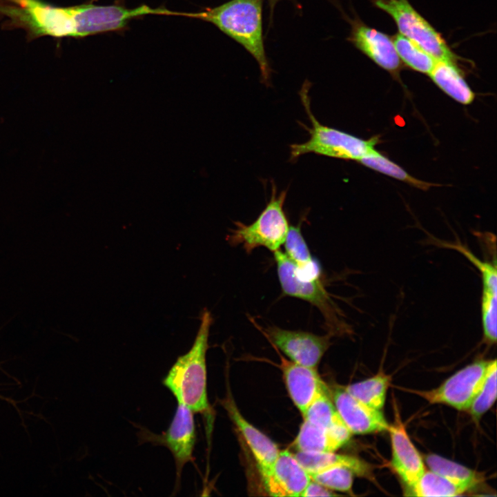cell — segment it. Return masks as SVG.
I'll return each instance as SVG.
<instances>
[{
    "label": "cell",
    "mask_w": 497,
    "mask_h": 497,
    "mask_svg": "<svg viewBox=\"0 0 497 497\" xmlns=\"http://www.w3.org/2000/svg\"><path fill=\"white\" fill-rule=\"evenodd\" d=\"M213 321L211 313L204 309L191 348L177 358L162 380L178 403L186 405L194 413L204 415L211 414L207 396L206 356Z\"/></svg>",
    "instance_id": "6da1fadb"
},
{
    "label": "cell",
    "mask_w": 497,
    "mask_h": 497,
    "mask_svg": "<svg viewBox=\"0 0 497 497\" xmlns=\"http://www.w3.org/2000/svg\"><path fill=\"white\" fill-rule=\"evenodd\" d=\"M262 5L263 0H230L194 13L193 18L213 23L244 47L257 61L261 78L267 84L271 68L264 48Z\"/></svg>",
    "instance_id": "7a4b0ae2"
},
{
    "label": "cell",
    "mask_w": 497,
    "mask_h": 497,
    "mask_svg": "<svg viewBox=\"0 0 497 497\" xmlns=\"http://www.w3.org/2000/svg\"><path fill=\"white\" fill-rule=\"evenodd\" d=\"M309 83H304L300 95L302 104L311 122L306 128L310 137L308 141L293 144L290 146L291 160H295L307 153L358 161L372 149L377 138L362 139L344 131L324 126L317 120L311 112L309 97Z\"/></svg>",
    "instance_id": "3957f363"
},
{
    "label": "cell",
    "mask_w": 497,
    "mask_h": 497,
    "mask_svg": "<svg viewBox=\"0 0 497 497\" xmlns=\"http://www.w3.org/2000/svg\"><path fill=\"white\" fill-rule=\"evenodd\" d=\"M286 191L280 193L272 186L269 202L257 218L250 224L235 222L227 237L233 246L242 245L247 253L257 247H265L275 252L284 244L289 228V222L284 211Z\"/></svg>",
    "instance_id": "277c9868"
},
{
    "label": "cell",
    "mask_w": 497,
    "mask_h": 497,
    "mask_svg": "<svg viewBox=\"0 0 497 497\" xmlns=\"http://www.w3.org/2000/svg\"><path fill=\"white\" fill-rule=\"evenodd\" d=\"M277 273L282 292L303 300L315 306L324 320L330 334L341 333L345 328L338 307L330 298L321 276L309 277L300 273L295 264L280 249L273 252Z\"/></svg>",
    "instance_id": "5b68a950"
},
{
    "label": "cell",
    "mask_w": 497,
    "mask_h": 497,
    "mask_svg": "<svg viewBox=\"0 0 497 497\" xmlns=\"http://www.w3.org/2000/svg\"><path fill=\"white\" fill-rule=\"evenodd\" d=\"M372 3L393 18L401 35L416 42L436 59L457 64L458 57L441 35L408 0H372Z\"/></svg>",
    "instance_id": "8992f818"
},
{
    "label": "cell",
    "mask_w": 497,
    "mask_h": 497,
    "mask_svg": "<svg viewBox=\"0 0 497 497\" xmlns=\"http://www.w3.org/2000/svg\"><path fill=\"white\" fill-rule=\"evenodd\" d=\"M139 436L142 441L164 446L170 451L176 469L174 492L178 491L183 468L193 460L196 442L194 412L186 405L178 403L173 418L165 432L158 435L142 429Z\"/></svg>",
    "instance_id": "52a82bcc"
},
{
    "label": "cell",
    "mask_w": 497,
    "mask_h": 497,
    "mask_svg": "<svg viewBox=\"0 0 497 497\" xmlns=\"http://www.w3.org/2000/svg\"><path fill=\"white\" fill-rule=\"evenodd\" d=\"M490 360H478L459 370L438 387L415 393L431 404L468 411L486 376Z\"/></svg>",
    "instance_id": "ba28073f"
},
{
    "label": "cell",
    "mask_w": 497,
    "mask_h": 497,
    "mask_svg": "<svg viewBox=\"0 0 497 497\" xmlns=\"http://www.w3.org/2000/svg\"><path fill=\"white\" fill-rule=\"evenodd\" d=\"M259 329L273 347L282 351L290 360L309 367L316 368L330 346L329 335H318L276 326Z\"/></svg>",
    "instance_id": "9c48e42d"
},
{
    "label": "cell",
    "mask_w": 497,
    "mask_h": 497,
    "mask_svg": "<svg viewBox=\"0 0 497 497\" xmlns=\"http://www.w3.org/2000/svg\"><path fill=\"white\" fill-rule=\"evenodd\" d=\"M82 37L125 28L133 18L146 14L180 15L190 17V13L173 12L164 8H153L142 5L135 8L121 6H97L82 4Z\"/></svg>",
    "instance_id": "30bf717a"
},
{
    "label": "cell",
    "mask_w": 497,
    "mask_h": 497,
    "mask_svg": "<svg viewBox=\"0 0 497 497\" xmlns=\"http://www.w3.org/2000/svg\"><path fill=\"white\" fill-rule=\"evenodd\" d=\"M329 389L340 418L351 433L367 434L387 431L389 424L381 410L372 408L351 396L343 387Z\"/></svg>",
    "instance_id": "8fae6325"
},
{
    "label": "cell",
    "mask_w": 497,
    "mask_h": 497,
    "mask_svg": "<svg viewBox=\"0 0 497 497\" xmlns=\"http://www.w3.org/2000/svg\"><path fill=\"white\" fill-rule=\"evenodd\" d=\"M261 476L266 492L272 496H300L311 480L308 471L288 450L280 451L271 469Z\"/></svg>",
    "instance_id": "7c38bea8"
},
{
    "label": "cell",
    "mask_w": 497,
    "mask_h": 497,
    "mask_svg": "<svg viewBox=\"0 0 497 497\" xmlns=\"http://www.w3.org/2000/svg\"><path fill=\"white\" fill-rule=\"evenodd\" d=\"M387 431L391 445V467L408 489L426 471L424 461L411 440L397 411L395 420L389 425Z\"/></svg>",
    "instance_id": "4fadbf2b"
},
{
    "label": "cell",
    "mask_w": 497,
    "mask_h": 497,
    "mask_svg": "<svg viewBox=\"0 0 497 497\" xmlns=\"http://www.w3.org/2000/svg\"><path fill=\"white\" fill-rule=\"evenodd\" d=\"M351 30L348 40L382 68L397 75L401 68V61L392 39L358 19L350 21Z\"/></svg>",
    "instance_id": "5bb4252c"
},
{
    "label": "cell",
    "mask_w": 497,
    "mask_h": 497,
    "mask_svg": "<svg viewBox=\"0 0 497 497\" xmlns=\"http://www.w3.org/2000/svg\"><path fill=\"white\" fill-rule=\"evenodd\" d=\"M280 367L283 378L294 405L303 415L317 396L327 388L316 368L297 364L286 360L278 352Z\"/></svg>",
    "instance_id": "9a60e30c"
},
{
    "label": "cell",
    "mask_w": 497,
    "mask_h": 497,
    "mask_svg": "<svg viewBox=\"0 0 497 497\" xmlns=\"http://www.w3.org/2000/svg\"><path fill=\"white\" fill-rule=\"evenodd\" d=\"M448 246L463 254L480 271L483 282L481 300L482 323L485 338L491 343L496 341L497 270L494 262L481 260L460 244Z\"/></svg>",
    "instance_id": "2e32d148"
},
{
    "label": "cell",
    "mask_w": 497,
    "mask_h": 497,
    "mask_svg": "<svg viewBox=\"0 0 497 497\" xmlns=\"http://www.w3.org/2000/svg\"><path fill=\"white\" fill-rule=\"evenodd\" d=\"M222 404L243 436L260 474L269 471L280 453L277 445L242 416L233 398L227 397Z\"/></svg>",
    "instance_id": "e0dca14e"
},
{
    "label": "cell",
    "mask_w": 497,
    "mask_h": 497,
    "mask_svg": "<svg viewBox=\"0 0 497 497\" xmlns=\"http://www.w3.org/2000/svg\"><path fill=\"white\" fill-rule=\"evenodd\" d=\"M304 420L330 431L345 445L351 437L329 396L328 387L322 391L310 404Z\"/></svg>",
    "instance_id": "ac0fdd59"
},
{
    "label": "cell",
    "mask_w": 497,
    "mask_h": 497,
    "mask_svg": "<svg viewBox=\"0 0 497 497\" xmlns=\"http://www.w3.org/2000/svg\"><path fill=\"white\" fill-rule=\"evenodd\" d=\"M301 465L309 474L316 473L328 468L344 467L351 469L356 476L371 478L370 466L355 456L329 452H302L294 454Z\"/></svg>",
    "instance_id": "d6986e66"
},
{
    "label": "cell",
    "mask_w": 497,
    "mask_h": 497,
    "mask_svg": "<svg viewBox=\"0 0 497 497\" xmlns=\"http://www.w3.org/2000/svg\"><path fill=\"white\" fill-rule=\"evenodd\" d=\"M429 75L435 84L455 101L470 104L475 94L465 80L457 64L437 60Z\"/></svg>",
    "instance_id": "ffe728a7"
},
{
    "label": "cell",
    "mask_w": 497,
    "mask_h": 497,
    "mask_svg": "<svg viewBox=\"0 0 497 497\" xmlns=\"http://www.w3.org/2000/svg\"><path fill=\"white\" fill-rule=\"evenodd\" d=\"M469 490L467 486L430 470L425 471L411 488L406 489V495L458 496Z\"/></svg>",
    "instance_id": "44dd1931"
},
{
    "label": "cell",
    "mask_w": 497,
    "mask_h": 497,
    "mask_svg": "<svg viewBox=\"0 0 497 497\" xmlns=\"http://www.w3.org/2000/svg\"><path fill=\"white\" fill-rule=\"evenodd\" d=\"M344 445L330 431L305 420L294 441L298 451L302 452L335 451Z\"/></svg>",
    "instance_id": "7402d4cb"
},
{
    "label": "cell",
    "mask_w": 497,
    "mask_h": 497,
    "mask_svg": "<svg viewBox=\"0 0 497 497\" xmlns=\"http://www.w3.org/2000/svg\"><path fill=\"white\" fill-rule=\"evenodd\" d=\"M391 377L380 371L375 376L344 388L367 405L379 410L383 408Z\"/></svg>",
    "instance_id": "603a6c76"
},
{
    "label": "cell",
    "mask_w": 497,
    "mask_h": 497,
    "mask_svg": "<svg viewBox=\"0 0 497 497\" xmlns=\"http://www.w3.org/2000/svg\"><path fill=\"white\" fill-rule=\"evenodd\" d=\"M284 244L285 254L299 270L307 273H321L320 267L312 257L302 234L300 224L289 226Z\"/></svg>",
    "instance_id": "cb8c5ba5"
},
{
    "label": "cell",
    "mask_w": 497,
    "mask_h": 497,
    "mask_svg": "<svg viewBox=\"0 0 497 497\" xmlns=\"http://www.w3.org/2000/svg\"><path fill=\"white\" fill-rule=\"evenodd\" d=\"M425 462L431 471L467 486L470 490L483 480V476L473 469L436 454L425 457Z\"/></svg>",
    "instance_id": "d4e9b609"
},
{
    "label": "cell",
    "mask_w": 497,
    "mask_h": 497,
    "mask_svg": "<svg viewBox=\"0 0 497 497\" xmlns=\"http://www.w3.org/2000/svg\"><path fill=\"white\" fill-rule=\"evenodd\" d=\"M392 41L400 59L407 66L429 75L437 59L416 42L401 34L393 36Z\"/></svg>",
    "instance_id": "484cf974"
},
{
    "label": "cell",
    "mask_w": 497,
    "mask_h": 497,
    "mask_svg": "<svg viewBox=\"0 0 497 497\" xmlns=\"http://www.w3.org/2000/svg\"><path fill=\"white\" fill-rule=\"evenodd\" d=\"M358 162L368 168L424 191L428 190L431 186H436L434 184L422 181L410 175L400 166L389 160L375 148L367 153Z\"/></svg>",
    "instance_id": "4316f807"
},
{
    "label": "cell",
    "mask_w": 497,
    "mask_h": 497,
    "mask_svg": "<svg viewBox=\"0 0 497 497\" xmlns=\"http://www.w3.org/2000/svg\"><path fill=\"white\" fill-rule=\"evenodd\" d=\"M496 360H490L484 382L468 411L476 420L487 411L496 398Z\"/></svg>",
    "instance_id": "83f0119b"
},
{
    "label": "cell",
    "mask_w": 497,
    "mask_h": 497,
    "mask_svg": "<svg viewBox=\"0 0 497 497\" xmlns=\"http://www.w3.org/2000/svg\"><path fill=\"white\" fill-rule=\"evenodd\" d=\"M311 480L333 491L352 492L353 472L344 467H334L309 474Z\"/></svg>",
    "instance_id": "f1b7e54d"
},
{
    "label": "cell",
    "mask_w": 497,
    "mask_h": 497,
    "mask_svg": "<svg viewBox=\"0 0 497 497\" xmlns=\"http://www.w3.org/2000/svg\"><path fill=\"white\" fill-rule=\"evenodd\" d=\"M338 496L333 490L327 488L322 485L311 480L300 496Z\"/></svg>",
    "instance_id": "f546056e"
},
{
    "label": "cell",
    "mask_w": 497,
    "mask_h": 497,
    "mask_svg": "<svg viewBox=\"0 0 497 497\" xmlns=\"http://www.w3.org/2000/svg\"><path fill=\"white\" fill-rule=\"evenodd\" d=\"M280 1H281V0H268L269 5L271 12H273V9L275 8V4Z\"/></svg>",
    "instance_id": "4dcf8cb0"
}]
</instances>
